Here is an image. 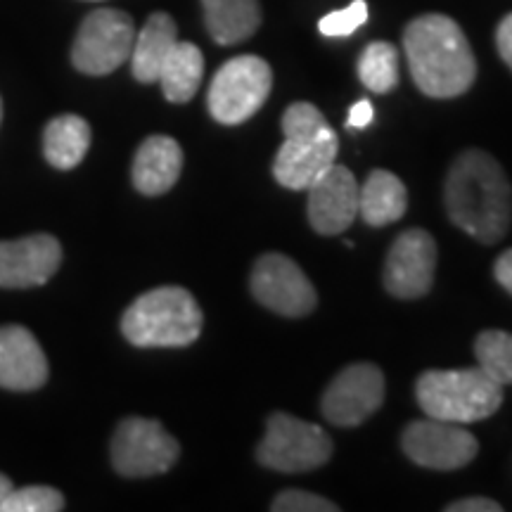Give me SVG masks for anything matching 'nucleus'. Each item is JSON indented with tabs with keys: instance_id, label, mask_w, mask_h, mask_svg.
Returning a JSON list of instances; mask_svg holds the SVG:
<instances>
[{
	"instance_id": "9b49d317",
	"label": "nucleus",
	"mask_w": 512,
	"mask_h": 512,
	"mask_svg": "<svg viewBox=\"0 0 512 512\" xmlns=\"http://www.w3.org/2000/svg\"><path fill=\"white\" fill-rule=\"evenodd\" d=\"M384 403V375L373 363H351L339 370L320 399V413L335 427H358Z\"/></svg>"
},
{
	"instance_id": "f03ea898",
	"label": "nucleus",
	"mask_w": 512,
	"mask_h": 512,
	"mask_svg": "<svg viewBox=\"0 0 512 512\" xmlns=\"http://www.w3.org/2000/svg\"><path fill=\"white\" fill-rule=\"evenodd\" d=\"M403 53L413 83L427 98L448 100L467 93L477 79V60L456 19L430 12L403 29Z\"/></svg>"
},
{
	"instance_id": "aec40b11",
	"label": "nucleus",
	"mask_w": 512,
	"mask_h": 512,
	"mask_svg": "<svg viewBox=\"0 0 512 512\" xmlns=\"http://www.w3.org/2000/svg\"><path fill=\"white\" fill-rule=\"evenodd\" d=\"M204 24L219 46H238L261 27L259 0H202Z\"/></svg>"
},
{
	"instance_id": "6e6552de",
	"label": "nucleus",
	"mask_w": 512,
	"mask_h": 512,
	"mask_svg": "<svg viewBox=\"0 0 512 512\" xmlns=\"http://www.w3.org/2000/svg\"><path fill=\"white\" fill-rule=\"evenodd\" d=\"M112 465L121 477L143 479L169 472L181 456V444L162 422L124 418L112 437Z\"/></svg>"
},
{
	"instance_id": "2f4dec72",
	"label": "nucleus",
	"mask_w": 512,
	"mask_h": 512,
	"mask_svg": "<svg viewBox=\"0 0 512 512\" xmlns=\"http://www.w3.org/2000/svg\"><path fill=\"white\" fill-rule=\"evenodd\" d=\"M375 117L373 102L370 100H358L349 112V126L351 128H366Z\"/></svg>"
},
{
	"instance_id": "72a5a7b5",
	"label": "nucleus",
	"mask_w": 512,
	"mask_h": 512,
	"mask_svg": "<svg viewBox=\"0 0 512 512\" xmlns=\"http://www.w3.org/2000/svg\"><path fill=\"white\" fill-rule=\"evenodd\" d=\"M0 121H3V100H0Z\"/></svg>"
},
{
	"instance_id": "5701e85b",
	"label": "nucleus",
	"mask_w": 512,
	"mask_h": 512,
	"mask_svg": "<svg viewBox=\"0 0 512 512\" xmlns=\"http://www.w3.org/2000/svg\"><path fill=\"white\" fill-rule=\"evenodd\" d=\"M358 79L377 95L392 93L399 86V50L394 43H368L358 57Z\"/></svg>"
},
{
	"instance_id": "412c9836",
	"label": "nucleus",
	"mask_w": 512,
	"mask_h": 512,
	"mask_svg": "<svg viewBox=\"0 0 512 512\" xmlns=\"http://www.w3.org/2000/svg\"><path fill=\"white\" fill-rule=\"evenodd\" d=\"M93 133L88 121L76 114L55 117L43 131V155L55 169L69 171L79 166L91 147Z\"/></svg>"
},
{
	"instance_id": "dca6fc26",
	"label": "nucleus",
	"mask_w": 512,
	"mask_h": 512,
	"mask_svg": "<svg viewBox=\"0 0 512 512\" xmlns=\"http://www.w3.org/2000/svg\"><path fill=\"white\" fill-rule=\"evenodd\" d=\"M48 382V358L38 339L22 325L0 328V387L34 392Z\"/></svg>"
},
{
	"instance_id": "39448f33",
	"label": "nucleus",
	"mask_w": 512,
	"mask_h": 512,
	"mask_svg": "<svg viewBox=\"0 0 512 512\" xmlns=\"http://www.w3.org/2000/svg\"><path fill=\"white\" fill-rule=\"evenodd\" d=\"M273 88L271 64L259 55H238L223 62L209 83L207 107L214 121L238 126L266 105Z\"/></svg>"
},
{
	"instance_id": "f257e3e1",
	"label": "nucleus",
	"mask_w": 512,
	"mask_h": 512,
	"mask_svg": "<svg viewBox=\"0 0 512 512\" xmlns=\"http://www.w3.org/2000/svg\"><path fill=\"white\" fill-rule=\"evenodd\" d=\"M444 204L453 226L482 245H496L512 221V185L489 152L465 150L448 169Z\"/></svg>"
},
{
	"instance_id": "cd10ccee",
	"label": "nucleus",
	"mask_w": 512,
	"mask_h": 512,
	"mask_svg": "<svg viewBox=\"0 0 512 512\" xmlns=\"http://www.w3.org/2000/svg\"><path fill=\"white\" fill-rule=\"evenodd\" d=\"M273 512H337L339 505H335L328 498L311 494V491L287 489L280 491L271 503Z\"/></svg>"
},
{
	"instance_id": "f8f14e48",
	"label": "nucleus",
	"mask_w": 512,
	"mask_h": 512,
	"mask_svg": "<svg viewBox=\"0 0 512 512\" xmlns=\"http://www.w3.org/2000/svg\"><path fill=\"white\" fill-rule=\"evenodd\" d=\"M437 273V242L427 230H403L389 247L382 283L396 299H420L432 290Z\"/></svg>"
},
{
	"instance_id": "4be33fe9",
	"label": "nucleus",
	"mask_w": 512,
	"mask_h": 512,
	"mask_svg": "<svg viewBox=\"0 0 512 512\" xmlns=\"http://www.w3.org/2000/svg\"><path fill=\"white\" fill-rule=\"evenodd\" d=\"M204 79V55L195 43L178 41L162 64L157 83L162 86L164 98L174 105H185L195 98Z\"/></svg>"
},
{
	"instance_id": "b1692460",
	"label": "nucleus",
	"mask_w": 512,
	"mask_h": 512,
	"mask_svg": "<svg viewBox=\"0 0 512 512\" xmlns=\"http://www.w3.org/2000/svg\"><path fill=\"white\" fill-rule=\"evenodd\" d=\"M475 356L479 368L491 380L501 384H512V335L505 330H484L475 339Z\"/></svg>"
},
{
	"instance_id": "393cba45",
	"label": "nucleus",
	"mask_w": 512,
	"mask_h": 512,
	"mask_svg": "<svg viewBox=\"0 0 512 512\" xmlns=\"http://www.w3.org/2000/svg\"><path fill=\"white\" fill-rule=\"evenodd\" d=\"M64 510V496L53 486H22L12 489L0 503V512H60Z\"/></svg>"
},
{
	"instance_id": "f3484780",
	"label": "nucleus",
	"mask_w": 512,
	"mask_h": 512,
	"mask_svg": "<svg viewBox=\"0 0 512 512\" xmlns=\"http://www.w3.org/2000/svg\"><path fill=\"white\" fill-rule=\"evenodd\" d=\"M183 171V150L174 138L150 136L133 157V185L140 195L157 197L174 188Z\"/></svg>"
},
{
	"instance_id": "7ed1b4c3",
	"label": "nucleus",
	"mask_w": 512,
	"mask_h": 512,
	"mask_svg": "<svg viewBox=\"0 0 512 512\" xmlns=\"http://www.w3.org/2000/svg\"><path fill=\"white\" fill-rule=\"evenodd\" d=\"M204 316L197 299L176 285L150 290L121 316V335L140 349L190 347L202 335Z\"/></svg>"
},
{
	"instance_id": "0eeeda50",
	"label": "nucleus",
	"mask_w": 512,
	"mask_h": 512,
	"mask_svg": "<svg viewBox=\"0 0 512 512\" xmlns=\"http://www.w3.org/2000/svg\"><path fill=\"white\" fill-rule=\"evenodd\" d=\"M136 24L124 10L100 8L81 22L72 46V64L81 74L107 76L131 60Z\"/></svg>"
},
{
	"instance_id": "a211bd4d",
	"label": "nucleus",
	"mask_w": 512,
	"mask_h": 512,
	"mask_svg": "<svg viewBox=\"0 0 512 512\" xmlns=\"http://www.w3.org/2000/svg\"><path fill=\"white\" fill-rule=\"evenodd\" d=\"M408 209V190L399 176L387 169L370 171L358 185V216L368 226L382 228L403 219Z\"/></svg>"
},
{
	"instance_id": "c756f323",
	"label": "nucleus",
	"mask_w": 512,
	"mask_h": 512,
	"mask_svg": "<svg viewBox=\"0 0 512 512\" xmlns=\"http://www.w3.org/2000/svg\"><path fill=\"white\" fill-rule=\"evenodd\" d=\"M496 48L501 53L503 62L512 69V12L501 19L496 29Z\"/></svg>"
},
{
	"instance_id": "ddd939ff",
	"label": "nucleus",
	"mask_w": 512,
	"mask_h": 512,
	"mask_svg": "<svg viewBox=\"0 0 512 512\" xmlns=\"http://www.w3.org/2000/svg\"><path fill=\"white\" fill-rule=\"evenodd\" d=\"M62 264V245L48 233L0 242V287L29 290L46 285Z\"/></svg>"
},
{
	"instance_id": "7c9ffc66",
	"label": "nucleus",
	"mask_w": 512,
	"mask_h": 512,
	"mask_svg": "<svg viewBox=\"0 0 512 512\" xmlns=\"http://www.w3.org/2000/svg\"><path fill=\"white\" fill-rule=\"evenodd\" d=\"M494 275L498 285H501L505 292L512 294V249H505V252L498 256L494 264Z\"/></svg>"
},
{
	"instance_id": "423d86ee",
	"label": "nucleus",
	"mask_w": 512,
	"mask_h": 512,
	"mask_svg": "<svg viewBox=\"0 0 512 512\" xmlns=\"http://www.w3.org/2000/svg\"><path fill=\"white\" fill-rule=\"evenodd\" d=\"M332 458V439L313 422L290 413H273L266 420V434L256 446V460L268 470L299 475L323 467Z\"/></svg>"
},
{
	"instance_id": "bb28decb",
	"label": "nucleus",
	"mask_w": 512,
	"mask_h": 512,
	"mask_svg": "<svg viewBox=\"0 0 512 512\" xmlns=\"http://www.w3.org/2000/svg\"><path fill=\"white\" fill-rule=\"evenodd\" d=\"M368 22V3L366 0H354L344 10H335L325 15L318 22V29L323 36L330 38H344L351 36L356 29H361Z\"/></svg>"
},
{
	"instance_id": "a878e982",
	"label": "nucleus",
	"mask_w": 512,
	"mask_h": 512,
	"mask_svg": "<svg viewBox=\"0 0 512 512\" xmlns=\"http://www.w3.org/2000/svg\"><path fill=\"white\" fill-rule=\"evenodd\" d=\"M283 136L285 138H313L330 128L328 119L311 102H294L283 114Z\"/></svg>"
},
{
	"instance_id": "1a4fd4ad",
	"label": "nucleus",
	"mask_w": 512,
	"mask_h": 512,
	"mask_svg": "<svg viewBox=\"0 0 512 512\" xmlns=\"http://www.w3.org/2000/svg\"><path fill=\"white\" fill-rule=\"evenodd\" d=\"M249 290L268 311L285 318H304L318 304L316 287L297 261L290 256L268 252L256 259L249 275Z\"/></svg>"
},
{
	"instance_id": "2eb2a0df",
	"label": "nucleus",
	"mask_w": 512,
	"mask_h": 512,
	"mask_svg": "<svg viewBox=\"0 0 512 512\" xmlns=\"http://www.w3.org/2000/svg\"><path fill=\"white\" fill-rule=\"evenodd\" d=\"M339 138L328 128L313 138H285L273 159V176L283 188L309 190L337 162Z\"/></svg>"
},
{
	"instance_id": "c85d7f7f",
	"label": "nucleus",
	"mask_w": 512,
	"mask_h": 512,
	"mask_svg": "<svg viewBox=\"0 0 512 512\" xmlns=\"http://www.w3.org/2000/svg\"><path fill=\"white\" fill-rule=\"evenodd\" d=\"M503 505L491 501V498H460V501L446 505V512H501Z\"/></svg>"
},
{
	"instance_id": "20e7f679",
	"label": "nucleus",
	"mask_w": 512,
	"mask_h": 512,
	"mask_svg": "<svg viewBox=\"0 0 512 512\" xmlns=\"http://www.w3.org/2000/svg\"><path fill=\"white\" fill-rule=\"evenodd\" d=\"M415 399L427 418L470 425L491 418L503 403V387L482 368L427 370L415 382Z\"/></svg>"
},
{
	"instance_id": "6ab92c4d",
	"label": "nucleus",
	"mask_w": 512,
	"mask_h": 512,
	"mask_svg": "<svg viewBox=\"0 0 512 512\" xmlns=\"http://www.w3.org/2000/svg\"><path fill=\"white\" fill-rule=\"evenodd\" d=\"M178 43V27L169 12H152L136 34L131 53V72L140 83H157L162 64Z\"/></svg>"
},
{
	"instance_id": "473e14b6",
	"label": "nucleus",
	"mask_w": 512,
	"mask_h": 512,
	"mask_svg": "<svg viewBox=\"0 0 512 512\" xmlns=\"http://www.w3.org/2000/svg\"><path fill=\"white\" fill-rule=\"evenodd\" d=\"M12 489H15V484H12V479L5 477V475H0V503H3L5 498H8V494H10Z\"/></svg>"
},
{
	"instance_id": "4468645a",
	"label": "nucleus",
	"mask_w": 512,
	"mask_h": 512,
	"mask_svg": "<svg viewBox=\"0 0 512 512\" xmlns=\"http://www.w3.org/2000/svg\"><path fill=\"white\" fill-rule=\"evenodd\" d=\"M358 183L347 166L332 164L309 190L306 214L316 233L342 235L358 219Z\"/></svg>"
},
{
	"instance_id": "9d476101",
	"label": "nucleus",
	"mask_w": 512,
	"mask_h": 512,
	"mask_svg": "<svg viewBox=\"0 0 512 512\" xmlns=\"http://www.w3.org/2000/svg\"><path fill=\"white\" fill-rule=\"evenodd\" d=\"M403 453L427 470H460L479 453V441L458 422L413 420L401 434Z\"/></svg>"
}]
</instances>
